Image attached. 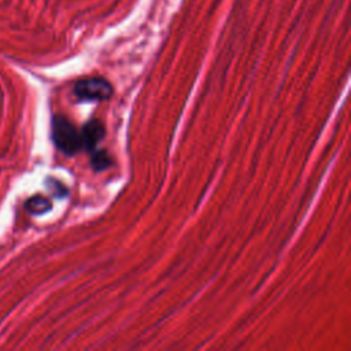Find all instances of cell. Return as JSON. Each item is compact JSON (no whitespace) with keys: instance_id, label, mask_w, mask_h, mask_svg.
<instances>
[{"instance_id":"obj_6","label":"cell","mask_w":351,"mask_h":351,"mask_svg":"<svg viewBox=\"0 0 351 351\" xmlns=\"http://www.w3.org/2000/svg\"><path fill=\"white\" fill-rule=\"evenodd\" d=\"M48 181L52 184V186H49V188L53 191V193H55L58 197L64 196V195L67 193V191L64 189V186H63L62 184H59L58 181H53V180H48Z\"/></svg>"},{"instance_id":"obj_1","label":"cell","mask_w":351,"mask_h":351,"mask_svg":"<svg viewBox=\"0 0 351 351\" xmlns=\"http://www.w3.org/2000/svg\"><path fill=\"white\" fill-rule=\"evenodd\" d=\"M52 140L66 155H74L82 148L81 134L63 115H55L52 118Z\"/></svg>"},{"instance_id":"obj_5","label":"cell","mask_w":351,"mask_h":351,"mask_svg":"<svg viewBox=\"0 0 351 351\" xmlns=\"http://www.w3.org/2000/svg\"><path fill=\"white\" fill-rule=\"evenodd\" d=\"M90 165L95 170L101 171L111 166V158L106 151H93L90 156Z\"/></svg>"},{"instance_id":"obj_3","label":"cell","mask_w":351,"mask_h":351,"mask_svg":"<svg viewBox=\"0 0 351 351\" xmlns=\"http://www.w3.org/2000/svg\"><path fill=\"white\" fill-rule=\"evenodd\" d=\"M104 133H106V129H104V125L101 123V121H99V119L89 121L88 123H85L82 133H81L82 147H85V149L92 154L95 151V148L97 147V144L104 137Z\"/></svg>"},{"instance_id":"obj_4","label":"cell","mask_w":351,"mask_h":351,"mask_svg":"<svg viewBox=\"0 0 351 351\" xmlns=\"http://www.w3.org/2000/svg\"><path fill=\"white\" fill-rule=\"evenodd\" d=\"M52 207V203L49 199L41 196V195H37V196H33L30 197L27 202H26V208L30 214H34V215H40V214H44L47 211H49Z\"/></svg>"},{"instance_id":"obj_2","label":"cell","mask_w":351,"mask_h":351,"mask_svg":"<svg viewBox=\"0 0 351 351\" xmlns=\"http://www.w3.org/2000/svg\"><path fill=\"white\" fill-rule=\"evenodd\" d=\"M74 95L78 100L93 101L107 100L112 95L111 84L104 78H86L81 80L74 85Z\"/></svg>"}]
</instances>
